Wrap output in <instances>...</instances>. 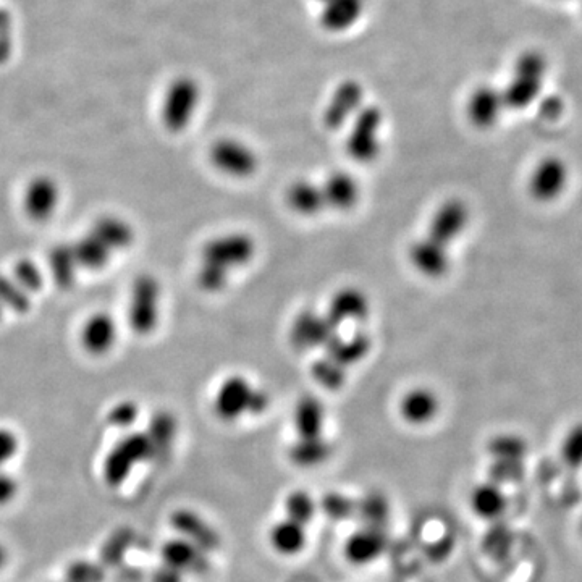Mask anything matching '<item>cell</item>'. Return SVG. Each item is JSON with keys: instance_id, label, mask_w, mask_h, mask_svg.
<instances>
[{"instance_id": "cell-1", "label": "cell", "mask_w": 582, "mask_h": 582, "mask_svg": "<svg viewBox=\"0 0 582 582\" xmlns=\"http://www.w3.org/2000/svg\"><path fill=\"white\" fill-rule=\"evenodd\" d=\"M258 253V246L245 232L224 233L204 245L199 261V287L207 293H222L237 270L248 266Z\"/></svg>"}, {"instance_id": "cell-2", "label": "cell", "mask_w": 582, "mask_h": 582, "mask_svg": "<svg viewBox=\"0 0 582 582\" xmlns=\"http://www.w3.org/2000/svg\"><path fill=\"white\" fill-rule=\"evenodd\" d=\"M266 390L256 387L243 376L225 379L217 388L212 408L217 418L224 422H237L246 416H259L269 408Z\"/></svg>"}, {"instance_id": "cell-3", "label": "cell", "mask_w": 582, "mask_h": 582, "mask_svg": "<svg viewBox=\"0 0 582 582\" xmlns=\"http://www.w3.org/2000/svg\"><path fill=\"white\" fill-rule=\"evenodd\" d=\"M547 62L544 55L536 51L524 52L516 60L513 76L502 96L508 109L523 110L539 97L544 83Z\"/></svg>"}, {"instance_id": "cell-4", "label": "cell", "mask_w": 582, "mask_h": 582, "mask_svg": "<svg viewBox=\"0 0 582 582\" xmlns=\"http://www.w3.org/2000/svg\"><path fill=\"white\" fill-rule=\"evenodd\" d=\"M154 461V450L146 432H130L115 443L104 460V481L110 487H119L127 481L138 464Z\"/></svg>"}, {"instance_id": "cell-5", "label": "cell", "mask_w": 582, "mask_h": 582, "mask_svg": "<svg viewBox=\"0 0 582 582\" xmlns=\"http://www.w3.org/2000/svg\"><path fill=\"white\" fill-rule=\"evenodd\" d=\"M201 102V88L191 76H178L165 89L162 97L161 120L165 130L182 133L190 127Z\"/></svg>"}, {"instance_id": "cell-6", "label": "cell", "mask_w": 582, "mask_h": 582, "mask_svg": "<svg viewBox=\"0 0 582 582\" xmlns=\"http://www.w3.org/2000/svg\"><path fill=\"white\" fill-rule=\"evenodd\" d=\"M384 115L376 106H364L350 122L346 151L353 161L369 164L376 161L382 149Z\"/></svg>"}, {"instance_id": "cell-7", "label": "cell", "mask_w": 582, "mask_h": 582, "mask_svg": "<svg viewBox=\"0 0 582 582\" xmlns=\"http://www.w3.org/2000/svg\"><path fill=\"white\" fill-rule=\"evenodd\" d=\"M162 287L152 275H140L133 282L128 303V322L136 334L149 335L161 322Z\"/></svg>"}, {"instance_id": "cell-8", "label": "cell", "mask_w": 582, "mask_h": 582, "mask_svg": "<svg viewBox=\"0 0 582 582\" xmlns=\"http://www.w3.org/2000/svg\"><path fill=\"white\" fill-rule=\"evenodd\" d=\"M340 329L342 327H338L327 314L306 309L291 322L290 340L296 350H324L337 335L342 334Z\"/></svg>"}, {"instance_id": "cell-9", "label": "cell", "mask_w": 582, "mask_h": 582, "mask_svg": "<svg viewBox=\"0 0 582 582\" xmlns=\"http://www.w3.org/2000/svg\"><path fill=\"white\" fill-rule=\"evenodd\" d=\"M211 164L230 178H249L259 170V156L249 144L235 138H222L209 151Z\"/></svg>"}, {"instance_id": "cell-10", "label": "cell", "mask_w": 582, "mask_h": 582, "mask_svg": "<svg viewBox=\"0 0 582 582\" xmlns=\"http://www.w3.org/2000/svg\"><path fill=\"white\" fill-rule=\"evenodd\" d=\"M469 220L471 211L463 199H447L432 214L426 237L450 248L466 232Z\"/></svg>"}, {"instance_id": "cell-11", "label": "cell", "mask_w": 582, "mask_h": 582, "mask_svg": "<svg viewBox=\"0 0 582 582\" xmlns=\"http://www.w3.org/2000/svg\"><path fill=\"white\" fill-rule=\"evenodd\" d=\"M570 170L560 157H545L532 170L529 194L539 203H552L568 186Z\"/></svg>"}, {"instance_id": "cell-12", "label": "cell", "mask_w": 582, "mask_h": 582, "mask_svg": "<svg viewBox=\"0 0 582 582\" xmlns=\"http://www.w3.org/2000/svg\"><path fill=\"white\" fill-rule=\"evenodd\" d=\"M170 526L178 537L188 540L204 552H217L222 545L219 531L203 515L190 508H180L170 515Z\"/></svg>"}, {"instance_id": "cell-13", "label": "cell", "mask_w": 582, "mask_h": 582, "mask_svg": "<svg viewBox=\"0 0 582 582\" xmlns=\"http://www.w3.org/2000/svg\"><path fill=\"white\" fill-rule=\"evenodd\" d=\"M60 199L59 183L47 175H38L26 185L23 211L33 222H47L59 209Z\"/></svg>"}, {"instance_id": "cell-14", "label": "cell", "mask_w": 582, "mask_h": 582, "mask_svg": "<svg viewBox=\"0 0 582 582\" xmlns=\"http://www.w3.org/2000/svg\"><path fill=\"white\" fill-rule=\"evenodd\" d=\"M364 107V88L356 80H346L330 96L324 110L325 127L340 130L350 123Z\"/></svg>"}, {"instance_id": "cell-15", "label": "cell", "mask_w": 582, "mask_h": 582, "mask_svg": "<svg viewBox=\"0 0 582 582\" xmlns=\"http://www.w3.org/2000/svg\"><path fill=\"white\" fill-rule=\"evenodd\" d=\"M161 561L185 576H206L212 568L211 555L182 537L165 540Z\"/></svg>"}, {"instance_id": "cell-16", "label": "cell", "mask_w": 582, "mask_h": 582, "mask_svg": "<svg viewBox=\"0 0 582 582\" xmlns=\"http://www.w3.org/2000/svg\"><path fill=\"white\" fill-rule=\"evenodd\" d=\"M408 259L418 274L432 280L442 279L453 266L450 248L427 238L426 235L411 243Z\"/></svg>"}, {"instance_id": "cell-17", "label": "cell", "mask_w": 582, "mask_h": 582, "mask_svg": "<svg viewBox=\"0 0 582 582\" xmlns=\"http://www.w3.org/2000/svg\"><path fill=\"white\" fill-rule=\"evenodd\" d=\"M322 194H324L327 211L348 212L358 206L363 196V188L358 178L351 173L337 170L322 180Z\"/></svg>"}, {"instance_id": "cell-18", "label": "cell", "mask_w": 582, "mask_h": 582, "mask_svg": "<svg viewBox=\"0 0 582 582\" xmlns=\"http://www.w3.org/2000/svg\"><path fill=\"white\" fill-rule=\"evenodd\" d=\"M325 314L338 325L363 324L371 314V301L356 287L338 290L329 301Z\"/></svg>"}, {"instance_id": "cell-19", "label": "cell", "mask_w": 582, "mask_h": 582, "mask_svg": "<svg viewBox=\"0 0 582 582\" xmlns=\"http://www.w3.org/2000/svg\"><path fill=\"white\" fill-rule=\"evenodd\" d=\"M388 547L387 529L364 528L353 532L345 544L346 560L356 566L371 565Z\"/></svg>"}, {"instance_id": "cell-20", "label": "cell", "mask_w": 582, "mask_h": 582, "mask_svg": "<svg viewBox=\"0 0 582 582\" xmlns=\"http://www.w3.org/2000/svg\"><path fill=\"white\" fill-rule=\"evenodd\" d=\"M400 416L410 426H427L440 413V400L431 388L416 387L400 400Z\"/></svg>"}, {"instance_id": "cell-21", "label": "cell", "mask_w": 582, "mask_h": 582, "mask_svg": "<svg viewBox=\"0 0 582 582\" xmlns=\"http://www.w3.org/2000/svg\"><path fill=\"white\" fill-rule=\"evenodd\" d=\"M117 337L119 327L107 313L93 314L81 329V345L93 356L107 355L117 343Z\"/></svg>"}, {"instance_id": "cell-22", "label": "cell", "mask_w": 582, "mask_h": 582, "mask_svg": "<svg viewBox=\"0 0 582 582\" xmlns=\"http://www.w3.org/2000/svg\"><path fill=\"white\" fill-rule=\"evenodd\" d=\"M503 110H505V102H503L502 91L492 86H479L469 97L466 114L474 127L487 130L494 127L500 120Z\"/></svg>"}, {"instance_id": "cell-23", "label": "cell", "mask_w": 582, "mask_h": 582, "mask_svg": "<svg viewBox=\"0 0 582 582\" xmlns=\"http://www.w3.org/2000/svg\"><path fill=\"white\" fill-rule=\"evenodd\" d=\"M291 421H293L296 439L324 437L327 410L319 398L306 395V397L296 401Z\"/></svg>"}, {"instance_id": "cell-24", "label": "cell", "mask_w": 582, "mask_h": 582, "mask_svg": "<svg viewBox=\"0 0 582 582\" xmlns=\"http://www.w3.org/2000/svg\"><path fill=\"white\" fill-rule=\"evenodd\" d=\"M372 348V340L366 332H355V334L343 337L342 334L325 346V358L332 359L335 363L345 367L346 371H350V367L361 363Z\"/></svg>"}, {"instance_id": "cell-25", "label": "cell", "mask_w": 582, "mask_h": 582, "mask_svg": "<svg viewBox=\"0 0 582 582\" xmlns=\"http://www.w3.org/2000/svg\"><path fill=\"white\" fill-rule=\"evenodd\" d=\"M364 0H327L322 4L321 26L329 33H343L363 17Z\"/></svg>"}, {"instance_id": "cell-26", "label": "cell", "mask_w": 582, "mask_h": 582, "mask_svg": "<svg viewBox=\"0 0 582 582\" xmlns=\"http://www.w3.org/2000/svg\"><path fill=\"white\" fill-rule=\"evenodd\" d=\"M469 503L477 518L492 521V523L503 519L508 508L507 495L502 487L490 481L481 482L474 487Z\"/></svg>"}, {"instance_id": "cell-27", "label": "cell", "mask_w": 582, "mask_h": 582, "mask_svg": "<svg viewBox=\"0 0 582 582\" xmlns=\"http://www.w3.org/2000/svg\"><path fill=\"white\" fill-rule=\"evenodd\" d=\"M285 201L291 211L301 217H316L327 211L319 183L298 180L288 186Z\"/></svg>"}, {"instance_id": "cell-28", "label": "cell", "mask_w": 582, "mask_h": 582, "mask_svg": "<svg viewBox=\"0 0 582 582\" xmlns=\"http://www.w3.org/2000/svg\"><path fill=\"white\" fill-rule=\"evenodd\" d=\"M269 544L282 557H296L308 545V532L301 524L283 518L269 529Z\"/></svg>"}, {"instance_id": "cell-29", "label": "cell", "mask_w": 582, "mask_h": 582, "mask_svg": "<svg viewBox=\"0 0 582 582\" xmlns=\"http://www.w3.org/2000/svg\"><path fill=\"white\" fill-rule=\"evenodd\" d=\"M332 455L334 445L325 435L316 439H296L288 448V460L301 469L319 468Z\"/></svg>"}, {"instance_id": "cell-30", "label": "cell", "mask_w": 582, "mask_h": 582, "mask_svg": "<svg viewBox=\"0 0 582 582\" xmlns=\"http://www.w3.org/2000/svg\"><path fill=\"white\" fill-rule=\"evenodd\" d=\"M89 232L94 233L114 254L130 248L135 240L133 227L127 220L115 216H106L97 220Z\"/></svg>"}, {"instance_id": "cell-31", "label": "cell", "mask_w": 582, "mask_h": 582, "mask_svg": "<svg viewBox=\"0 0 582 582\" xmlns=\"http://www.w3.org/2000/svg\"><path fill=\"white\" fill-rule=\"evenodd\" d=\"M149 440L154 450V461L167 458L172 452L173 443L177 440L178 422L173 414L167 411H159L152 416L148 424Z\"/></svg>"}, {"instance_id": "cell-32", "label": "cell", "mask_w": 582, "mask_h": 582, "mask_svg": "<svg viewBox=\"0 0 582 582\" xmlns=\"http://www.w3.org/2000/svg\"><path fill=\"white\" fill-rule=\"evenodd\" d=\"M73 254H75L78 267L91 272L106 269L112 261L114 253L102 243L94 233L88 232L85 237L72 243Z\"/></svg>"}, {"instance_id": "cell-33", "label": "cell", "mask_w": 582, "mask_h": 582, "mask_svg": "<svg viewBox=\"0 0 582 582\" xmlns=\"http://www.w3.org/2000/svg\"><path fill=\"white\" fill-rule=\"evenodd\" d=\"M392 515L390 502L382 492H367L356 500V515L364 528L387 529Z\"/></svg>"}, {"instance_id": "cell-34", "label": "cell", "mask_w": 582, "mask_h": 582, "mask_svg": "<svg viewBox=\"0 0 582 582\" xmlns=\"http://www.w3.org/2000/svg\"><path fill=\"white\" fill-rule=\"evenodd\" d=\"M136 539L138 536H136L135 529L128 528V526H122V528L110 532L109 537L102 544L101 552H99V563L106 570L122 565L131 547H135Z\"/></svg>"}, {"instance_id": "cell-35", "label": "cell", "mask_w": 582, "mask_h": 582, "mask_svg": "<svg viewBox=\"0 0 582 582\" xmlns=\"http://www.w3.org/2000/svg\"><path fill=\"white\" fill-rule=\"evenodd\" d=\"M513 545H515V532L510 528V524L505 523L503 519H498L482 537L481 549L485 557L502 563L510 558Z\"/></svg>"}, {"instance_id": "cell-36", "label": "cell", "mask_w": 582, "mask_h": 582, "mask_svg": "<svg viewBox=\"0 0 582 582\" xmlns=\"http://www.w3.org/2000/svg\"><path fill=\"white\" fill-rule=\"evenodd\" d=\"M49 266H51L52 279L60 288L73 287L78 277V262L73 254L72 243L57 245L49 254Z\"/></svg>"}, {"instance_id": "cell-37", "label": "cell", "mask_w": 582, "mask_h": 582, "mask_svg": "<svg viewBox=\"0 0 582 582\" xmlns=\"http://www.w3.org/2000/svg\"><path fill=\"white\" fill-rule=\"evenodd\" d=\"M283 511H285V518L306 528L316 518L319 505L316 498L306 490H293L283 500Z\"/></svg>"}, {"instance_id": "cell-38", "label": "cell", "mask_w": 582, "mask_h": 582, "mask_svg": "<svg viewBox=\"0 0 582 582\" xmlns=\"http://www.w3.org/2000/svg\"><path fill=\"white\" fill-rule=\"evenodd\" d=\"M529 445L516 434H498L487 443V455L492 460L524 461Z\"/></svg>"}, {"instance_id": "cell-39", "label": "cell", "mask_w": 582, "mask_h": 582, "mask_svg": "<svg viewBox=\"0 0 582 582\" xmlns=\"http://www.w3.org/2000/svg\"><path fill=\"white\" fill-rule=\"evenodd\" d=\"M0 304L13 313L26 314L31 308L30 293L13 277L0 275Z\"/></svg>"}, {"instance_id": "cell-40", "label": "cell", "mask_w": 582, "mask_h": 582, "mask_svg": "<svg viewBox=\"0 0 582 582\" xmlns=\"http://www.w3.org/2000/svg\"><path fill=\"white\" fill-rule=\"evenodd\" d=\"M317 505H319V511H322L330 521H337V523L348 521L356 515L355 498L348 497L342 492H327Z\"/></svg>"}, {"instance_id": "cell-41", "label": "cell", "mask_w": 582, "mask_h": 582, "mask_svg": "<svg viewBox=\"0 0 582 582\" xmlns=\"http://www.w3.org/2000/svg\"><path fill=\"white\" fill-rule=\"evenodd\" d=\"M311 374L321 387L327 388V390H338L345 384L348 371L332 359L322 356L314 361Z\"/></svg>"}, {"instance_id": "cell-42", "label": "cell", "mask_w": 582, "mask_h": 582, "mask_svg": "<svg viewBox=\"0 0 582 582\" xmlns=\"http://www.w3.org/2000/svg\"><path fill=\"white\" fill-rule=\"evenodd\" d=\"M107 570L101 563L75 560L65 570V582H106Z\"/></svg>"}, {"instance_id": "cell-43", "label": "cell", "mask_w": 582, "mask_h": 582, "mask_svg": "<svg viewBox=\"0 0 582 582\" xmlns=\"http://www.w3.org/2000/svg\"><path fill=\"white\" fill-rule=\"evenodd\" d=\"M524 473H526L524 461L492 460L489 466V481L500 487L518 484L523 481Z\"/></svg>"}, {"instance_id": "cell-44", "label": "cell", "mask_w": 582, "mask_h": 582, "mask_svg": "<svg viewBox=\"0 0 582 582\" xmlns=\"http://www.w3.org/2000/svg\"><path fill=\"white\" fill-rule=\"evenodd\" d=\"M561 460L571 469L582 466V422L571 427L561 443Z\"/></svg>"}, {"instance_id": "cell-45", "label": "cell", "mask_w": 582, "mask_h": 582, "mask_svg": "<svg viewBox=\"0 0 582 582\" xmlns=\"http://www.w3.org/2000/svg\"><path fill=\"white\" fill-rule=\"evenodd\" d=\"M13 279L20 283L28 293H36L44 285V275L33 261H20L13 270Z\"/></svg>"}, {"instance_id": "cell-46", "label": "cell", "mask_w": 582, "mask_h": 582, "mask_svg": "<svg viewBox=\"0 0 582 582\" xmlns=\"http://www.w3.org/2000/svg\"><path fill=\"white\" fill-rule=\"evenodd\" d=\"M138 406L133 401H120L109 411L107 421L110 426L119 427V429H130L138 419Z\"/></svg>"}, {"instance_id": "cell-47", "label": "cell", "mask_w": 582, "mask_h": 582, "mask_svg": "<svg viewBox=\"0 0 582 582\" xmlns=\"http://www.w3.org/2000/svg\"><path fill=\"white\" fill-rule=\"evenodd\" d=\"M18 448H20V440L17 434L10 429L0 427V471L12 460L13 456L17 455Z\"/></svg>"}, {"instance_id": "cell-48", "label": "cell", "mask_w": 582, "mask_h": 582, "mask_svg": "<svg viewBox=\"0 0 582 582\" xmlns=\"http://www.w3.org/2000/svg\"><path fill=\"white\" fill-rule=\"evenodd\" d=\"M18 494V481L10 474L0 471V507L9 505Z\"/></svg>"}, {"instance_id": "cell-49", "label": "cell", "mask_w": 582, "mask_h": 582, "mask_svg": "<svg viewBox=\"0 0 582 582\" xmlns=\"http://www.w3.org/2000/svg\"><path fill=\"white\" fill-rule=\"evenodd\" d=\"M185 578V574L165 563L156 566L151 573V582H185Z\"/></svg>"}, {"instance_id": "cell-50", "label": "cell", "mask_w": 582, "mask_h": 582, "mask_svg": "<svg viewBox=\"0 0 582 582\" xmlns=\"http://www.w3.org/2000/svg\"><path fill=\"white\" fill-rule=\"evenodd\" d=\"M561 112H563V102L557 96L547 97L540 106V114L544 119L557 120Z\"/></svg>"}, {"instance_id": "cell-51", "label": "cell", "mask_w": 582, "mask_h": 582, "mask_svg": "<svg viewBox=\"0 0 582 582\" xmlns=\"http://www.w3.org/2000/svg\"><path fill=\"white\" fill-rule=\"evenodd\" d=\"M453 545H455V542L450 537H442V539L435 540L434 544H431V547H429V555L434 560H443V558H447L453 552Z\"/></svg>"}, {"instance_id": "cell-52", "label": "cell", "mask_w": 582, "mask_h": 582, "mask_svg": "<svg viewBox=\"0 0 582 582\" xmlns=\"http://www.w3.org/2000/svg\"><path fill=\"white\" fill-rule=\"evenodd\" d=\"M9 563V550L4 544H0V571L4 570Z\"/></svg>"}, {"instance_id": "cell-53", "label": "cell", "mask_w": 582, "mask_h": 582, "mask_svg": "<svg viewBox=\"0 0 582 582\" xmlns=\"http://www.w3.org/2000/svg\"><path fill=\"white\" fill-rule=\"evenodd\" d=\"M5 309L2 308V304H0V321H2V317H4Z\"/></svg>"}, {"instance_id": "cell-54", "label": "cell", "mask_w": 582, "mask_h": 582, "mask_svg": "<svg viewBox=\"0 0 582 582\" xmlns=\"http://www.w3.org/2000/svg\"><path fill=\"white\" fill-rule=\"evenodd\" d=\"M317 2H319V4H324V2H327V0H317Z\"/></svg>"}, {"instance_id": "cell-55", "label": "cell", "mask_w": 582, "mask_h": 582, "mask_svg": "<svg viewBox=\"0 0 582 582\" xmlns=\"http://www.w3.org/2000/svg\"><path fill=\"white\" fill-rule=\"evenodd\" d=\"M60 582H65V581H60Z\"/></svg>"}]
</instances>
